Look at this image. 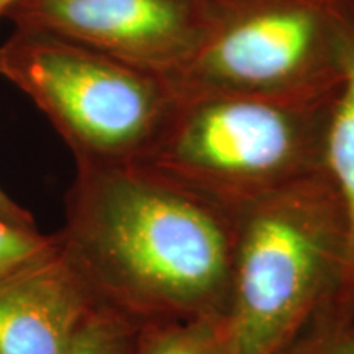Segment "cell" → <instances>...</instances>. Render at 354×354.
<instances>
[{
	"label": "cell",
	"instance_id": "cell-1",
	"mask_svg": "<svg viewBox=\"0 0 354 354\" xmlns=\"http://www.w3.org/2000/svg\"><path fill=\"white\" fill-rule=\"evenodd\" d=\"M61 250L95 307L133 325L227 317L234 212L151 167L76 166Z\"/></svg>",
	"mask_w": 354,
	"mask_h": 354
},
{
	"label": "cell",
	"instance_id": "cell-6",
	"mask_svg": "<svg viewBox=\"0 0 354 354\" xmlns=\"http://www.w3.org/2000/svg\"><path fill=\"white\" fill-rule=\"evenodd\" d=\"M209 0H17L6 19L171 76L205 28Z\"/></svg>",
	"mask_w": 354,
	"mask_h": 354
},
{
	"label": "cell",
	"instance_id": "cell-13",
	"mask_svg": "<svg viewBox=\"0 0 354 354\" xmlns=\"http://www.w3.org/2000/svg\"><path fill=\"white\" fill-rule=\"evenodd\" d=\"M0 218L12 221V223L20 225V227L37 228L32 214L13 201L6 190H2V187H0Z\"/></svg>",
	"mask_w": 354,
	"mask_h": 354
},
{
	"label": "cell",
	"instance_id": "cell-11",
	"mask_svg": "<svg viewBox=\"0 0 354 354\" xmlns=\"http://www.w3.org/2000/svg\"><path fill=\"white\" fill-rule=\"evenodd\" d=\"M56 246V233L44 234L38 227H20L0 218V282L50 254Z\"/></svg>",
	"mask_w": 354,
	"mask_h": 354
},
{
	"label": "cell",
	"instance_id": "cell-4",
	"mask_svg": "<svg viewBox=\"0 0 354 354\" xmlns=\"http://www.w3.org/2000/svg\"><path fill=\"white\" fill-rule=\"evenodd\" d=\"M0 74L41 110L76 166L140 162L174 100L161 74L33 30L15 28L0 46Z\"/></svg>",
	"mask_w": 354,
	"mask_h": 354
},
{
	"label": "cell",
	"instance_id": "cell-2",
	"mask_svg": "<svg viewBox=\"0 0 354 354\" xmlns=\"http://www.w3.org/2000/svg\"><path fill=\"white\" fill-rule=\"evenodd\" d=\"M344 256L346 216L326 169L234 212L227 354H276L325 315Z\"/></svg>",
	"mask_w": 354,
	"mask_h": 354
},
{
	"label": "cell",
	"instance_id": "cell-7",
	"mask_svg": "<svg viewBox=\"0 0 354 354\" xmlns=\"http://www.w3.org/2000/svg\"><path fill=\"white\" fill-rule=\"evenodd\" d=\"M94 300L59 241L0 282V354H68Z\"/></svg>",
	"mask_w": 354,
	"mask_h": 354
},
{
	"label": "cell",
	"instance_id": "cell-3",
	"mask_svg": "<svg viewBox=\"0 0 354 354\" xmlns=\"http://www.w3.org/2000/svg\"><path fill=\"white\" fill-rule=\"evenodd\" d=\"M335 94L174 91L165 125L140 162L236 212L325 169L323 146Z\"/></svg>",
	"mask_w": 354,
	"mask_h": 354
},
{
	"label": "cell",
	"instance_id": "cell-8",
	"mask_svg": "<svg viewBox=\"0 0 354 354\" xmlns=\"http://www.w3.org/2000/svg\"><path fill=\"white\" fill-rule=\"evenodd\" d=\"M342 82L330 105L325 131V169L338 189L346 216V256L333 302L315 322H354V0L344 2Z\"/></svg>",
	"mask_w": 354,
	"mask_h": 354
},
{
	"label": "cell",
	"instance_id": "cell-12",
	"mask_svg": "<svg viewBox=\"0 0 354 354\" xmlns=\"http://www.w3.org/2000/svg\"><path fill=\"white\" fill-rule=\"evenodd\" d=\"M276 354H354V322H312Z\"/></svg>",
	"mask_w": 354,
	"mask_h": 354
},
{
	"label": "cell",
	"instance_id": "cell-14",
	"mask_svg": "<svg viewBox=\"0 0 354 354\" xmlns=\"http://www.w3.org/2000/svg\"><path fill=\"white\" fill-rule=\"evenodd\" d=\"M15 2H17V0H0V19L7 15V12L10 10V7Z\"/></svg>",
	"mask_w": 354,
	"mask_h": 354
},
{
	"label": "cell",
	"instance_id": "cell-5",
	"mask_svg": "<svg viewBox=\"0 0 354 354\" xmlns=\"http://www.w3.org/2000/svg\"><path fill=\"white\" fill-rule=\"evenodd\" d=\"M346 0H209L189 59L166 79L179 92L326 95L342 82Z\"/></svg>",
	"mask_w": 354,
	"mask_h": 354
},
{
	"label": "cell",
	"instance_id": "cell-10",
	"mask_svg": "<svg viewBox=\"0 0 354 354\" xmlns=\"http://www.w3.org/2000/svg\"><path fill=\"white\" fill-rule=\"evenodd\" d=\"M138 326L107 308L94 307L74 335L68 354H135Z\"/></svg>",
	"mask_w": 354,
	"mask_h": 354
},
{
	"label": "cell",
	"instance_id": "cell-9",
	"mask_svg": "<svg viewBox=\"0 0 354 354\" xmlns=\"http://www.w3.org/2000/svg\"><path fill=\"white\" fill-rule=\"evenodd\" d=\"M135 354H227L225 317L141 326L136 335Z\"/></svg>",
	"mask_w": 354,
	"mask_h": 354
}]
</instances>
